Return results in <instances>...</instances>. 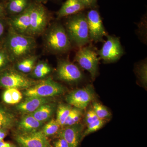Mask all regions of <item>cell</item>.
<instances>
[{
    "instance_id": "6da1fadb",
    "label": "cell",
    "mask_w": 147,
    "mask_h": 147,
    "mask_svg": "<svg viewBox=\"0 0 147 147\" xmlns=\"http://www.w3.org/2000/svg\"><path fill=\"white\" fill-rule=\"evenodd\" d=\"M10 29L6 37L3 48L10 61H19L30 56L36 45L34 38L20 34Z\"/></svg>"
},
{
    "instance_id": "7a4b0ae2",
    "label": "cell",
    "mask_w": 147,
    "mask_h": 147,
    "mask_svg": "<svg viewBox=\"0 0 147 147\" xmlns=\"http://www.w3.org/2000/svg\"><path fill=\"white\" fill-rule=\"evenodd\" d=\"M66 31L70 41L79 47L86 46L90 41L86 16L84 13L74 14L65 24Z\"/></svg>"
},
{
    "instance_id": "3957f363",
    "label": "cell",
    "mask_w": 147,
    "mask_h": 147,
    "mask_svg": "<svg viewBox=\"0 0 147 147\" xmlns=\"http://www.w3.org/2000/svg\"><path fill=\"white\" fill-rule=\"evenodd\" d=\"M45 42L47 49L56 54L67 52L71 46L65 28L59 24L50 27L45 36Z\"/></svg>"
},
{
    "instance_id": "277c9868",
    "label": "cell",
    "mask_w": 147,
    "mask_h": 147,
    "mask_svg": "<svg viewBox=\"0 0 147 147\" xmlns=\"http://www.w3.org/2000/svg\"><path fill=\"white\" fill-rule=\"evenodd\" d=\"M65 91V88L61 84L51 78L42 80L26 89L24 94L26 97H53L60 95Z\"/></svg>"
},
{
    "instance_id": "5b68a950",
    "label": "cell",
    "mask_w": 147,
    "mask_h": 147,
    "mask_svg": "<svg viewBox=\"0 0 147 147\" xmlns=\"http://www.w3.org/2000/svg\"><path fill=\"white\" fill-rule=\"evenodd\" d=\"M97 52L90 46L80 47L75 55V61L81 67L88 71L92 79L94 80L98 70L99 59Z\"/></svg>"
},
{
    "instance_id": "8992f818",
    "label": "cell",
    "mask_w": 147,
    "mask_h": 147,
    "mask_svg": "<svg viewBox=\"0 0 147 147\" xmlns=\"http://www.w3.org/2000/svg\"><path fill=\"white\" fill-rule=\"evenodd\" d=\"M36 83L33 80L16 71L5 69L0 72V87L6 89H28Z\"/></svg>"
},
{
    "instance_id": "52a82bcc",
    "label": "cell",
    "mask_w": 147,
    "mask_h": 147,
    "mask_svg": "<svg viewBox=\"0 0 147 147\" xmlns=\"http://www.w3.org/2000/svg\"><path fill=\"white\" fill-rule=\"evenodd\" d=\"M100 50L97 51L100 59L106 63L117 61L123 55L124 50L119 38L108 35Z\"/></svg>"
},
{
    "instance_id": "ba28073f",
    "label": "cell",
    "mask_w": 147,
    "mask_h": 147,
    "mask_svg": "<svg viewBox=\"0 0 147 147\" xmlns=\"http://www.w3.org/2000/svg\"><path fill=\"white\" fill-rule=\"evenodd\" d=\"M48 14L44 6L40 4H31L29 36L41 34L46 28Z\"/></svg>"
},
{
    "instance_id": "9c48e42d",
    "label": "cell",
    "mask_w": 147,
    "mask_h": 147,
    "mask_svg": "<svg viewBox=\"0 0 147 147\" xmlns=\"http://www.w3.org/2000/svg\"><path fill=\"white\" fill-rule=\"evenodd\" d=\"M86 16L90 40L96 42H103L104 37L108 35L98 11L94 8L88 11Z\"/></svg>"
},
{
    "instance_id": "30bf717a",
    "label": "cell",
    "mask_w": 147,
    "mask_h": 147,
    "mask_svg": "<svg viewBox=\"0 0 147 147\" xmlns=\"http://www.w3.org/2000/svg\"><path fill=\"white\" fill-rule=\"evenodd\" d=\"M94 98L93 88L88 85L71 92L66 96L65 100L69 105L83 110L86 108Z\"/></svg>"
},
{
    "instance_id": "8fae6325",
    "label": "cell",
    "mask_w": 147,
    "mask_h": 147,
    "mask_svg": "<svg viewBox=\"0 0 147 147\" xmlns=\"http://www.w3.org/2000/svg\"><path fill=\"white\" fill-rule=\"evenodd\" d=\"M57 72L59 79L68 83L79 82L84 77L82 71L76 65L65 60L58 62Z\"/></svg>"
},
{
    "instance_id": "7c38bea8",
    "label": "cell",
    "mask_w": 147,
    "mask_h": 147,
    "mask_svg": "<svg viewBox=\"0 0 147 147\" xmlns=\"http://www.w3.org/2000/svg\"><path fill=\"white\" fill-rule=\"evenodd\" d=\"M15 139L21 147H52L47 137L41 131L25 134L18 133Z\"/></svg>"
},
{
    "instance_id": "4fadbf2b",
    "label": "cell",
    "mask_w": 147,
    "mask_h": 147,
    "mask_svg": "<svg viewBox=\"0 0 147 147\" xmlns=\"http://www.w3.org/2000/svg\"><path fill=\"white\" fill-rule=\"evenodd\" d=\"M31 8V4L24 11L9 21L11 29L20 34L29 36Z\"/></svg>"
},
{
    "instance_id": "5bb4252c",
    "label": "cell",
    "mask_w": 147,
    "mask_h": 147,
    "mask_svg": "<svg viewBox=\"0 0 147 147\" xmlns=\"http://www.w3.org/2000/svg\"><path fill=\"white\" fill-rule=\"evenodd\" d=\"M64 127L58 132L59 137L66 140L69 147H78L82 138L83 125L78 123Z\"/></svg>"
},
{
    "instance_id": "9a60e30c",
    "label": "cell",
    "mask_w": 147,
    "mask_h": 147,
    "mask_svg": "<svg viewBox=\"0 0 147 147\" xmlns=\"http://www.w3.org/2000/svg\"><path fill=\"white\" fill-rule=\"evenodd\" d=\"M50 102L48 98L30 96L19 102L16 106V110L24 114H30L34 112L42 105Z\"/></svg>"
},
{
    "instance_id": "2e32d148",
    "label": "cell",
    "mask_w": 147,
    "mask_h": 147,
    "mask_svg": "<svg viewBox=\"0 0 147 147\" xmlns=\"http://www.w3.org/2000/svg\"><path fill=\"white\" fill-rule=\"evenodd\" d=\"M43 123L38 121L30 113L23 116L18 125V129L20 133H30L39 131Z\"/></svg>"
},
{
    "instance_id": "e0dca14e",
    "label": "cell",
    "mask_w": 147,
    "mask_h": 147,
    "mask_svg": "<svg viewBox=\"0 0 147 147\" xmlns=\"http://www.w3.org/2000/svg\"><path fill=\"white\" fill-rule=\"evenodd\" d=\"M86 9L80 0H66L57 12L59 18L71 16Z\"/></svg>"
},
{
    "instance_id": "ac0fdd59",
    "label": "cell",
    "mask_w": 147,
    "mask_h": 147,
    "mask_svg": "<svg viewBox=\"0 0 147 147\" xmlns=\"http://www.w3.org/2000/svg\"><path fill=\"white\" fill-rule=\"evenodd\" d=\"M55 110V104L48 102L42 105L30 114L38 121L43 123L52 117Z\"/></svg>"
},
{
    "instance_id": "d6986e66",
    "label": "cell",
    "mask_w": 147,
    "mask_h": 147,
    "mask_svg": "<svg viewBox=\"0 0 147 147\" xmlns=\"http://www.w3.org/2000/svg\"><path fill=\"white\" fill-rule=\"evenodd\" d=\"M30 4V0H9L5 6V11L17 15L26 10Z\"/></svg>"
},
{
    "instance_id": "ffe728a7",
    "label": "cell",
    "mask_w": 147,
    "mask_h": 147,
    "mask_svg": "<svg viewBox=\"0 0 147 147\" xmlns=\"http://www.w3.org/2000/svg\"><path fill=\"white\" fill-rule=\"evenodd\" d=\"M23 98V94L18 89H7L3 92L2 99L5 103L9 105L18 104Z\"/></svg>"
},
{
    "instance_id": "44dd1931",
    "label": "cell",
    "mask_w": 147,
    "mask_h": 147,
    "mask_svg": "<svg viewBox=\"0 0 147 147\" xmlns=\"http://www.w3.org/2000/svg\"><path fill=\"white\" fill-rule=\"evenodd\" d=\"M15 118L12 113L0 105V129H8L14 124Z\"/></svg>"
},
{
    "instance_id": "7402d4cb",
    "label": "cell",
    "mask_w": 147,
    "mask_h": 147,
    "mask_svg": "<svg viewBox=\"0 0 147 147\" xmlns=\"http://www.w3.org/2000/svg\"><path fill=\"white\" fill-rule=\"evenodd\" d=\"M36 59L35 56H30L18 61L16 64L17 69L24 73L31 72L34 68Z\"/></svg>"
},
{
    "instance_id": "603a6c76",
    "label": "cell",
    "mask_w": 147,
    "mask_h": 147,
    "mask_svg": "<svg viewBox=\"0 0 147 147\" xmlns=\"http://www.w3.org/2000/svg\"><path fill=\"white\" fill-rule=\"evenodd\" d=\"M72 108L69 104L63 103H61L58 106L56 120L61 127H63L64 124L71 112Z\"/></svg>"
},
{
    "instance_id": "cb8c5ba5",
    "label": "cell",
    "mask_w": 147,
    "mask_h": 147,
    "mask_svg": "<svg viewBox=\"0 0 147 147\" xmlns=\"http://www.w3.org/2000/svg\"><path fill=\"white\" fill-rule=\"evenodd\" d=\"M51 71L52 68L49 65L44 62H40L35 66L32 71L34 77L37 79H41L49 74Z\"/></svg>"
},
{
    "instance_id": "d4e9b609",
    "label": "cell",
    "mask_w": 147,
    "mask_h": 147,
    "mask_svg": "<svg viewBox=\"0 0 147 147\" xmlns=\"http://www.w3.org/2000/svg\"><path fill=\"white\" fill-rule=\"evenodd\" d=\"M82 110V109L75 107L72 108L71 112L64 124L63 127L70 126L78 123L82 118L83 114Z\"/></svg>"
},
{
    "instance_id": "484cf974",
    "label": "cell",
    "mask_w": 147,
    "mask_h": 147,
    "mask_svg": "<svg viewBox=\"0 0 147 147\" xmlns=\"http://www.w3.org/2000/svg\"><path fill=\"white\" fill-rule=\"evenodd\" d=\"M60 127L56 119H52L44 125L41 131L46 137H49L57 133Z\"/></svg>"
},
{
    "instance_id": "4316f807",
    "label": "cell",
    "mask_w": 147,
    "mask_h": 147,
    "mask_svg": "<svg viewBox=\"0 0 147 147\" xmlns=\"http://www.w3.org/2000/svg\"><path fill=\"white\" fill-rule=\"evenodd\" d=\"M93 110L100 119L105 120L109 118L111 116V114L107 108L98 102H95L93 103Z\"/></svg>"
},
{
    "instance_id": "83f0119b",
    "label": "cell",
    "mask_w": 147,
    "mask_h": 147,
    "mask_svg": "<svg viewBox=\"0 0 147 147\" xmlns=\"http://www.w3.org/2000/svg\"><path fill=\"white\" fill-rule=\"evenodd\" d=\"M105 123V120L98 119L91 123L88 125V127L82 135V138L86 137L91 133L99 130Z\"/></svg>"
},
{
    "instance_id": "f1b7e54d",
    "label": "cell",
    "mask_w": 147,
    "mask_h": 147,
    "mask_svg": "<svg viewBox=\"0 0 147 147\" xmlns=\"http://www.w3.org/2000/svg\"><path fill=\"white\" fill-rule=\"evenodd\" d=\"M137 72L139 79L144 85L147 83V62L142 63L137 68Z\"/></svg>"
},
{
    "instance_id": "f546056e",
    "label": "cell",
    "mask_w": 147,
    "mask_h": 147,
    "mask_svg": "<svg viewBox=\"0 0 147 147\" xmlns=\"http://www.w3.org/2000/svg\"><path fill=\"white\" fill-rule=\"evenodd\" d=\"M11 61L7 53L3 48L0 50V72L6 69Z\"/></svg>"
},
{
    "instance_id": "4dcf8cb0",
    "label": "cell",
    "mask_w": 147,
    "mask_h": 147,
    "mask_svg": "<svg viewBox=\"0 0 147 147\" xmlns=\"http://www.w3.org/2000/svg\"><path fill=\"white\" fill-rule=\"evenodd\" d=\"M98 118L93 109H90L87 112L85 117L86 123L87 124L91 123L98 119Z\"/></svg>"
},
{
    "instance_id": "1f68e13d",
    "label": "cell",
    "mask_w": 147,
    "mask_h": 147,
    "mask_svg": "<svg viewBox=\"0 0 147 147\" xmlns=\"http://www.w3.org/2000/svg\"><path fill=\"white\" fill-rule=\"evenodd\" d=\"M55 147H70L68 143L63 138H60L54 143Z\"/></svg>"
},
{
    "instance_id": "d6a6232c",
    "label": "cell",
    "mask_w": 147,
    "mask_h": 147,
    "mask_svg": "<svg viewBox=\"0 0 147 147\" xmlns=\"http://www.w3.org/2000/svg\"><path fill=\"white\" fill-rule=\"evenodd\" d=\"M86 8H94L98 0H80Z\"/></svg>"
},
{
    "instance_id": "836d02e7",
    "label": "cell",
    "mask_w": 147,
    "mask_h": 147,
    "mask_svg": "<svg viewBox=\"0 0 147 147\" xmlns=\"http://www.w3.org/2000/svg\"><path fill=\"white\" fill-rule=\"evenodd\" d=\"M5 30V26L4 23L2 20V18H0V38L1 37Z\"/></svg>"
},
{
    "instance_id": "e575fe53",
    "label": "cell",
    "mask_w": 147,
    "mask_h": 147,
    "mask_svg": "<svg viewBox=\"0 0 147 147\" xmlns=\"http://www.w3.org/2000/svg\"><path fill=\"white\" fill-rule=\"evenodd\" d=\"M0 147H16V146L10 142L3 141L0 142Z\"/></svg>"
},
{
    "instance_id": "d590c367",
    "label": "cell",
    "mask_w": 147,
    "mask_h": 147,
    "mask_svg": "<svg viewBox=\"0 0 147 147\" xmlns=\"http://www.w3.org/2000/svg\"><path fill=\"white\" fill-rule=\"evenodd\" d=\"M8 130V129H0V138L4 140V139L7 136Z\"/></svg>"
},
{
    "instance_id": "8d00e7d4",
    "label": "cell",
    "mask_w": 147,
    "mask_h": 147,
    "mask_svg": "<svg viewBox=\"0 0 147 147\" xmlns=\"http://www.w3.org/2000/svg\"><path fill=\"white\" fill-rule=\"evenodd\" d=\"M5 12V6L0 3V18H2L4 16Z\"/></svg>"
},
{
    "instance_id": "74e56055",
    "label": "cell",
    "mask_w": 147,
    "mask_h": 147,
    "mask_svg": "<svg viewBox=\"0 0 147 147\" xmlns=\"http://www.w3.org/2000/svg\"><path fill=\"white\" fill-rule=\"evenodd\" d=\"M39 3L41 2H45L47 1V0H36Z\"/></svg>"
},
{
    "instance_id": "f35d334b",
    "label": "cell",
    "mask_w": 147,
    "mask_h": 147,
    "mask_svg": "<svg viewBox=\"0 0 147 147\" xmlns=\"http://www.w3.org/2000/svg\"><path fill=\"white\" fill-rule=\"evenodd\" d=\"M4 141V140L0 138V142H2V141Z\"/></svg>"
},
{
    "instance_id": "ab89813d",
    "label": "cell",
    "mask_w": 147,
    "mask_h": 147,
    "mask_svg": "<svg viewBox=\"0 0 147 147\" xmlns=\"http://www.w3.org/2000/svg\"><path fill=\"white\" fill-rule=\"evenodd\" d=\"M1 45H0V50H1Z\"/></svg>"
}]
</instances>
